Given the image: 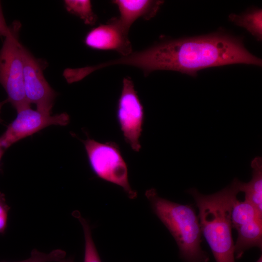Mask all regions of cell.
<instances>
[{
  "mask_svg": "<svg viewBox=\"0 0 262 262\" xmlns=\"http://www.w3.org/2000/svg\"><path fill=\"white\" fill-rule=\"evenodd\" d=\"M129 31L114 17L105 23L92 28L86 34L84 43L92 49L114 50L125 56L133 52L128 36Z\"/></svg>",
  "mask_w": 262,
  "mask_h": 262,
  "instance_id": "cell-9",
  "label": "cell"
},
{
  "mask_svg": "<svg viewBox=\"0 0 262 262\" xmlns=\"http://www.w3.org/2000/svg\"><path fill=\"white\" fill-rule=\"evenodd\" d=\"M237 238L234 244V257L241 259L248 249L262 248V219L257 218L235 229Z\"/></svg>",
  "mask_w": 262,
  "mask_h": 262,
  "instance_id": "cell-11",
  "label": "cell"
},
{
  "mask_svg": "<svg viewBox=\"0 0 262 262\" xmlns=\"http://www.w3.org/2000/svg\"><path fill=\"white\" fill-rule=\"evenodd\" d=\"M64 4L68 12L78 16L85 24L93 25L96 23L98 17L90 0H66Z\"/></svg>",
  "mask_w": 262,
  "mask_h": 262,
  "instance_id": "cell-15",
  "label": "cell"
},
{
  "mask_svg": "<svg viewBox=\"0 0 262 262\" xmlns=\"http://www.w3.org/2000/svg\"><path fill=\"white\" fill-rule=\"evenodd\" d=\"M90 167L99 178L121 187L128 196L134 199L137 193L130 186L127 164L118 146L88 138L84 141Z\"/></svg>",
  "mask_w": 262,
  "mask_h": 262,
  "instance_id": "cell-5",
  "label": "cell"
},
{
  "mask_svg": "<svg viewBox=\"0 0 262 262\" xmlns=\"http://www.w3.org/2000/svg\"><path fill=\"white\" fill-rule=\"evenodd\" d=\"M25 94L28 101L37 110L50 114L56 93L45 79L41 62L22 45L21 47Z\"/></svg>",
  "mask_w": 262,
  "mask_h": 262,
  "instance_id": "cell-7",
  "label": "cell"
},
{
  "mask_svg": "<svg viewBox=\"0 0 262 262\" xmlns=\"http://www.w3.org/2000/svg\"><path fill=\"white\" fill-rule=\"evenodd\" d=\"M252 178L248 182H242L237 179L239 192L245 195V199L251 203L262 215V159L256 157L251 163Z\"/></svg>",
  "mask_w": 262,
  "mask_h": 262,
  "instance_id": "cell-12",
  "label": "cell"
},
{
  "mask_svg": "<svg viewBox=\"0 0 262 262\" xmlns=\"http://www.w3.org/2000/svg\"><path fill=\"white\" fill-rule=\"evenodd\" d=\"M11 25L10 26H8L6 22L2 12L1 2L0 1V36L5 37L11 33Z\"/></svg>",
  "mask_w": 262,
  "mask_h": 262,
  "instance_id": "cell-19",
  "label": "cell"
},
{
  "mask_svg": "<svg viewBox=\"0 0 262 262\" xmlns=\"http://www.w3.org/2000/svg\"><path fill=\"white\" fill-rule=\"evenodd\" d=\"M5 149H3V148H2V149H0V161L3 155V153L5 151Z\"/></svg>",
  "mask_w": 262,
  "mask_h": 262,
  "instance_id": "cell-22",
  "label": "cell"
},
{
  "mask_svg": "<svg viewBox=\"0 0 262 262\" xmlns=\"http://www.w3.org/2000/svg\"><path fill=\"white\" fill-rule=\"evenodd\" d=\"M7 102H8V101H7V99L4 100H3V101H0V113L1 109L2 107V106H3V105H4L5 103H7Z\"/></svg>",
  "mask_w": 262,
  "mask_h": 262,
  "instance_id": "cell-21",
  "label": "cell"
},
{
  "mask_svg": "<svg viewBox=\"0 0 262 262\" xmlns=\"http://www.w3.org/2000/svg\"><path fill=\"white\" fill-rule=\"evenodd\" d=\"M58 262H74V260L72 258L70 257L68 258H64L60 260Z\"/></svg>",
  "mask_w": 262,
  "mask_h": 262,
  "instance_id": "cell-20",
  "label": "cell"
},
{
  "mask_svg": "<svg viewBox=\"0 0 262 262\" xmlns=\"http://www.w3.org/2000/svg\"><path fill=\"white\" fill-rule=\"evenodd\" d=\"M11 33L5 37L0 49V84L7 95V101L17 112L30 107L25 94L19 22L11 25Z\"/></svg>",
  "mask_w": 262,
  "mask_h": 262,
  "instance_id": "cell-4",
  "label": "cell"
},
{
  "mask_svg": "<svg viewBox=\"0 0 262 262\" xmlns=\"http://www.w3.org/2000/svg\"><path fill=\"white\" fill-rule=\"evenodd\" d=\"M110 61L112 66L138 68L145 76L158 70L195 76L197 71L213 66L234 64L262 65L261 59L248 52L240 39L221 33L162 41Z\"/></svg>",
  "mask_w": 262,
  "mask_h": 262,
  "instance_id": "cell-1",
  "label": "cell"
},
{
  "mask_svg": "<svg viewBox=\"0 0 262 262\" xmlns=\"http://www.w3.org/2000/svg\"><path fill=\"white\" fill-rule=\"evenodd\" d=\"M230 217L232 227L235 229L254 219H262V215L251 203L246 199L239 201L238 198L232 207Z\"/></svg>",
  "mask_w": 262,
  "mask_h": 262,
  "instance_id": "cell-14",
  "label": "cell"
},
{
  "mask_svg": "<svg viewBox=\"0 0 262 262\" xmlns=\"http://www.w3.org/2000/svg\"><path fill=\"white\" fill-rule=\"evenodd\" d=\"M2 148H4L2 147V145H1V142H0V149H2Z\"/></svg>",
  "mask_w": 262,
  "mask_h": 262,
  "instance_id": "cell-24",
  "label": "cell"
},
{
  "mask_svg": "<svg viewBox=\"0 0 262 262\" xmlns=\"http://www.w3.org/2000/svg\"><path fill=\"white\" fill-rule=\"evenodd\" d=\"M16 118L8 125L0 136L2 147L6 150L19 140L31 135L50 125L66 126L69 122V115L66 113L54 115L30 107L17 112Z\"/></svg>",
  "mask_w": 262,
  "mask_h": 262,
  "instance_id": "cell-8",
  "label": "cell"
},
{
  "mask_svg": "<svg viewBox=\"0 0 262 262\" xmlns=\"http://www.w3.org/2000/svg\"><path fill=\"white\" fill-rule=\"evenodd\" d=\"M112 2L119 11L117 18L120 23L129 31L137 19L149 20L154 17L164 3L163 0H114Z\"/></svg>",
  "mask_w": 262,
  "mask_h": 262,
  "instance_id": "cell-10",
  "label": "cell"
},
{
  "mask_svg": "<svg viewBox=\"0 0 262 262\" xmlns=\"http://www.w3.org/2000/svg\"><path fill=\"white\" fill-rule=\"evenodd\" d=\"M145 195L154 213L174 238L180 258L184 262H209V257L201 246L202 233L193 206L162 197L154 188L147 190Z\"/></svg>",
  "mask_w": 262,
  "mask_h": 262,
  "instance_id": "cell-3",
  "label": "cell"
},
{
  "mask_svg": "<svg viewBox=\"0 0 262 262\" xmlns=\"http://www.w3.org/2000/svg\"><path fill=\"white\" fill-rule=\"evenodd\" d=\"M256 262H262V255L260 256V257L259 258V259L257 260V261Z\"/></svg>",
  "mask_w": 262,
  "mask_h": 262,
  "instance_id": "cell-23",
  "label": "cell"
},
{
  "mask_svg": "<svg viewBox=\"0 0 262 262\" xmlns=\"http://www.w3.org/2000/svg\"><path fill=\"white\" fill-rule=\"evenodd\" d=\"M262 17L261 9H255L242 15L231 14L229 16L230 20L246 29L258 41L262 38Z\"/></svg>",
  "mask_w": 262,
  "mask_h": 262,
  "instance_id": "cell-13",
  "label": "cell"
},
{
  "mask_svg": "<svg viewBox=\"0 0 262 262\" xmlns=\"http://www.w3.org/2000/svg\"><path fill=\"white\" fill-rule=\"evenodd\" d=\"M10 207L6 202L5 195L0 192V234L4 232L7 226Z\"/></svg>",
  "mask_w": 262,
  "mask_h": 262,
  "instance_id": "cell-18",
  "label": "cell"
},
{
  "mask_svg": "<svg viewBox=\"0 0 262 262\" xmlns=\"http://www.w3.org/2000/svg\"><path fill=\"white\" fill-rule=\"evenodd\" d=\"M66 252L61 249H56L49 253L40 252L33 249L28 259L16 262H58L66 257Z\"/></svg>",
  "mask_w": 262,
  "mask_h": 262,
  "instance_id": "cell-17",
  "label": "cell"
},
{
  "mask_svg": "<svg viewBox=\"0 0 262 262\" xmlns=\"http://www.w3.org/2000/svg\"><path fill=\"white\" fill-rule=\"evenodd\" d=\"M73 215L78 218L82 226L84 238V255L83 262H101L92 236L89 222L75 211Z\"/></svg>",
  "mask_w": 262,
  "mask_h": 262,
  "instance_id": "cell-16",
  "label": "cell"
},
{
  "mask_svg": "<svg viewBox=\"0 0 262 262\" xmlns=\"http://www.w3.org/2000/svg\"><path fill=\"white\" fill-rule=\"evenodd\" d=\"M237 180L234 179L229 186L211 195L202 194L196 188L187 190L198 208L201 233L216 262H235L230 217L239 193Z\"/></svg>",
  "mask_w": 262,
  "mask_h": 262,
  "instance_id": "cell-2",
  "label": "cell"
},
{
  "mask_svg": "<svg viewBox=\"0 0 262 262\" xmlns=\"http://www.w3.org/2000/svg\"><path fill=\"white\" fill-rule=\"evenodd\" d=\"M116 117L126 142L132 150L139 151L141 147L139 139L142 131L144 112L133 82L128 77L123 80L121 92L117 102Z\"/></svg>",
  "mask_w": 262,
  "mask_h": 262,
  "instance_id": "cell-6",
  "label": "cell"
}]
</instances>
